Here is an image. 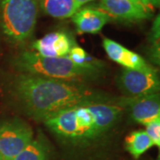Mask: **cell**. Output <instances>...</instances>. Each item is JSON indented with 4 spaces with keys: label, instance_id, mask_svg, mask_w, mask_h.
<instances>
[{
    "label": "cell",
    "instance_id": "9c48e42d",
    "mask_svg": "<svg viewBox=\"0 0 160 160\" xmlns=\"http://www.w3.org/2000/svg\"><path fill=\"white\" fill-rule=\"evenodd\" d=\"M75 46L71 38L65 32L56 31L46 34L32 45L36 52L46 57H64Z\"/></svg>",
    "mask_w": 160,
    "mask_h": 160
},
{
    "label": "cell",
    "instance_id": "8fae6325",
    "mask_svg": "<svg viewBox=\"0 0 160 160\" xmlns=\"http://www.w3.org/2000/svg\"><path fill=\"white\" fill-rule=\"evenodd\" d=\"M102 46L109 59L125 67V69H140L149 65L136 52L127 49L114 40L105 38Z\"/></svg>",
    "mask_w": 160,
    "mask_h": 160
},
{
    "label": "cell",
    "instance_id": "ffe728a7",
    "mask_svg": "<svg viewBox=\"0 0 160 160\" xmlns=\"http://www.w3.org/2000/svg\"><path fill=\"white\" fill-rule=\"evenodd\" d=\"M0 160H4L3 159V157L1 156V154H0Z\"/></svg>",
    "mask_w": 160,
    "mask_h": 160
},
{
    "label": "cell",
    "instance_id": "52a82bcc",
    "mask_svg": "<svg viewBox=\"0 0 160 160\" xmlns=\"http://www.w3.org/2000/svg\"><path fill=\"white\" fill-rule=\"evenodd\" d=\"M116 104L123 108L124 111H127L133 121L144 126L160 118L159 92L118 98Z\"/></svg>",
    "mask_w": 160,
    "mask_h": 160
},
{
    "label": "cell",
    "instance_id": "5b68a950",
    "mask_svg": "<svg viewBox=\"0 0 160 160\" xmlns=\"http://www.w3.org/2000/svg\"><path fill=\"white\" fill-rule=\"evenodd\" d=\"M117 84L127 97L156 93L160 88L158 71L150 65L140 69H122L117 78Z\"/></svg>",
    "mask_w": 160,
    "mask_h": 160
},
{
    "label": "cell",
    "instance_id": "277c9868",
    "mask_svg": "<svg viewBox=\"0 0 160 160\" xmlns=\"http://www.w3.org/2000/svg\"><path fill=\"white\" fill-rule=\"evenodd\" d=\"M38 13V0H0L1 26L13 43H22L32 35Z\"/></svg>",
    "mask_w": 160,
    "mask_h": 160
},
{
    "label": "cell",
    "instance_id": "30bf717a",
    "mask_svg": "<svg viewBox=\"0 0 160 160\" xmlns=\"http://www.w3.org/2000/svg\"><path fill=\"white\" fill-rule=\"evenodd\" d=\"M109 20V14L101 8L89 6L78 9L72 16V21L79 34L99 33Z\"/></svg>",
    "mask_w": 160,
    "mask_h": 160
},
{
    "label": "cell",
    "instance_id": "4fadbf2b",
    "mask_svg": "<svg viewBox=\"0 0 160 160\" xmlns=\"http://www.w3.org/2000/svg\"><path fill=\"white\" fill-rule=\"evenodd\" d=\"M49 144L43 133L40 132L12 160H47Z\"/></svg>",
    "mask_w": 160,
    "mask_h": 160
},
{
    "label": "cell",
    "instance_id": "2e32d148",
    "mask_svg": "<svg viewBox=\"0 0 160 160\" xmlns=\"http://www.w3.org/2000/svg\"><path fill=\"white\" fill-rule=\"evenodd\" d=\"M159 37H160V20L159 15L156 18L149 33L150 54L152 61L156 64L159 63Z\"/></svg>",
    "mask_w": 160,
    "mask_h": 160
},
{
    "label": "cell",
    "instance_id": "5bb4252c",
    "mask_svg": "<svg viewBox=\"0 0 160 160\" xmlns=\"http://www.w3.org/2000/svg\"><path fill=\"white\" fill-rule=\"evenodd\" d=\"M154 145L145 131H134L126 138V148L127 151L138 158Z\"/></svg>",
    "mask_w": 160,
    "mask_h": 160
},
{
    "label": "cell",
    "instance_id": "6da1fadb",
    "mask_svg": "<svg viewBox=\"0 0 160 160\" xmlns=\"http://www.w3.org/2000/svg\"><path fill=\"white\" fill-rule=\"evenodd\" d=\"M14 87L20 104L26 113L42 122L64 109L93 103L116 104L117 100L82 82L29 74L21 75Z\"/></svg>",
    "mask_w": 160,
    "mask_h": 160
},
{
    "label": "cell",
    "instance_id": "e0dca14e",
    "mask_svg": "<svg viewBox=\"0 0 160 160\" xmlns=\"http://www.w3.org/2000/svg\"><path fill=\"white\" fill-rule=\"evenodd\" d=\"M146 133L152 141L154 146L160 147V118L145 125Z\"/></svg>",
    "mask_w": 160,
    "mask_h": 160
},
{
    "label": "cell",
    "instance_id": "7a4b0ae2",
    "mask_svg": "<svg viewBox=\"0 0 160 160\" xmlns=\"http://www.w3.org/2000/svg\"><path fill=\"white\" fill-rule=\"evenodd\" d=\"M124 109L112 103H93L64 109L44 123L52 132L71 140L93 139L109 130Z\"/></svg>",
    "mask_w": 160,
    "mask_h": 160
},
{
    "label": "cell",
    "instance_id": "3957f363",
    "mask_svg": "<svg viewBox=\"0 0 160 160\" xmlns=\"http://www.w3.org/2000/svg\"><path fill=\"white\" fill-rule=\"evenodd\" d=\"M15 65L23 74L75 82L92 79L101 70V68L78 66L68 56L46 57L36 52H22L16 59Z\"/></svg>",
    "mask_w": 160,
    "mask_h": 160
},
{
    "label": "cell",
    "instance_id": "8992f818",
    "mask_svg": "<svg viewBox=\"0 0 160 160\" xmlns=\"http://www.w3.org/2000/svg\"><path fill=\"white\" fill-rule=\"evenodd\" d=\"M33 139L31 127L20 119L0 126V154L4 160H12Z\"/></svg>",
    "mask_w": 160,
    "mask_h": 160
},
{
    "label": "cell",
    "instance_id": "ac0fdd59",
    "mask_svg": "<svg viewBox=\"0 0 160 160\" xmlns=\"http://www.w3.org/2000/svg\"><path fill=\"white\" fill-rule=\"evenodd\" d=\"M139 2L144 6L150 9L151 6H158L160 4V0H139Z\"/></svg>",
    "mask_w": 160,
    "mask_h": 160
},
{
    "label": "cell",
    "instance_id": "9a60e30c",
    "mask_svg": "<svg viewBox=\"0 0 160 160\" xmlns=\"http://www.w3.org/2000/svg\"><path fill=\"white\" fill-rule=\"evenodd\" d=\"M68 57L77 65L81 67H89V68H101V64L99 62H93L91 58L88 56L86 52L82 47L78 46H73L70 49Z\"/></svg>",
    "mask_w": 160,
    "mask_h": 160
},
{
    "label": "cell",
    "instance_id": "d6986e66",
    "mask_svg": "<svg viewBox=\"0 0 160 160\" xmlns=\"http://www.w3.org/2000/svg\"><path fill=\"white\" fill-rule=\"evenodd\" d=\"M91 1H93V0H74L75 4H76V6H77V7H78V9H80L82 6L86 5V4L91 2Z\"/></svg>",
    "mask_w": 160,
    "mask_h": 160
},
{
    "label": "cell",
    "instance_id": "ba28073f",
    "mask_svg": "<svg viewBox=\"0 0 160 160\" xmlns=\"http://www.w3.org/2000/svg\"><path fill=\"white\" fill-rule=\"evenodd\" d=\"M100 8L109 17L124 21H142L152 15V9L131 0H101Z\"/></svg>",
    "mask_w": 160,
    "mask_h": 160
},
{
    "label": "cell",
    "instance_id": "7c38bea8",
    "mask_svg": "<svg viewBox=\"0 0 160 160\" xmlns=\"http://www.w3.org/2000/svg\"><path fill=\"white\" fill-rule=\"evenodd\" d=\"M45 13L57 19L72 17L78 10L74 0H38Z\"/></svg>",
    "mask_w": 160,
    "mask_h": 160
}]
</instances>
